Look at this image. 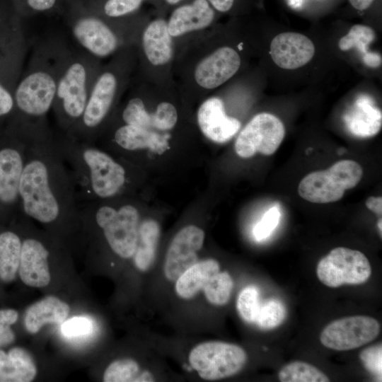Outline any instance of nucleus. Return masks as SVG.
Segmentation results:
<instances>
[{"label":"nucleus","mask_w":382,"mask_h":382,"mask_svg":"<svg viewBox=\"0 0 382 382\" xmlns=\"http://www.w3.org/2000/svg\"><path fill=\"white\" fill-rule=\"evenodd\" d=\"M25 142L20 182L19 214L58 234L81 226L79 204L70 171L55 145L53 133Z\"/></svg>","instance_id":"nucleus-1"},{"label":"nucleus","mask_w":382,"mask_h":382,"mask_svg":"<svg viewBox=\"0 0 382 382\" xmlns=\"http://www.w3.org/2000/svg\"><path fill=\"white\" fill-rule=\"evenodd\" d=\"M66 45L60 36L33 47L14 91V108L4 125L23 141L51 135L47 115L52 109L62 57Z\"/></svg>","instance_id":"nucleus-2"},{"label":"nucleus","mask_w":382,"mask_h":382,"mask_svg":"<svg viewBox=\"0 0 382 382\" xmlns=\"http://www.w3.org/2000/svg\"><path fill=\"white\" fill-rule=\"evenodd\" d=\"M241 50L218 45L212 27L177 47L173 76L180 94L208 96L223 86L239 71Z\"/></svg>","instance_id":"nucleus-3"},{"label":"nucleus","mask_w":382,"mask_h":382,"mask_svg":"<svg viewBox=\"0 0 382 382\" xmlns=\"http://www.w3.org/2000/svg\"><path fill=\"white\" fill-rule=\"evenodd\" d=\"M54 139L70 171L79 204L112 199L125 189L127 168L108 152L59 129Z\"/></svg>","instance_id":"nucleus-4"},{"label":"nucleus","mask_w":382,"mask_h":382,"mask_svg":"<svg viewBox=\"0 0 382 382\" xmlns=\"http://www.w3.org/2000/svg\"><path fill=\"white\" fill-rule=\"evenodd\" d=\"M137 66L135 45L125 47L103 64L91 89L82 117L70 136L95 144L127 91Z\"/></svg>","instance_id":"nucleus-5"},{"label":"nucleus","mask_w":382,"mask_h":382,"mask_svg":"<svg viewBox=\"0 0 382 382\" xmlns=\"http://www.w3.org/2000/svg\"><path fill=\"white\" fill-rule=\"evenodd\" d=\"M76 46L103 60L136 45L150 15L142 11L123 19H109L86 11L81 5L70 7L63 15Z\"/></svg>","instance_id":"nucleus-6"},{"label":"nucleus","mask_w":382,"mask_h":382,"mask_svg":"<svg viewBox=\"0 0 382 382\" xmlns=\"http://www.w3.org/2000/svg\"><path fill=\"white\" fill-rule=\"evenodd\" d=\"M102 65L101 60L78 46L66 44L61 59L52 109L59 130L71 134L79 124Z\"/></svg>","instance_id":"nucleus-7"},{"label":"nucleus","mask_w":382,"mask_h":382,"mask_svg":"<svg viewBox=\"0 0 382 382\" xmlns=\"http://www.w3.org/2000/svg\"><path fill=\"white\" fill-rule=\"evenodd\" d=\"M79 209L81 224L97 229L116 255L133 257L140 225L139 212L134 204L118 206L103 200L79 203Z\"/></svg>","instance_id":"nucleus-8"},{"label":"nucleus","mask_w":382,"mask_h":382,"mask_svg":"<svg viewBox=\"0 0 382 382\" xmlns=\"http://www.w3.org/2000/svg\"><path fill=\"white\" fill-rule=\"evenodd\" d=\"M167 17L149 18L136 42L137 66L134 76L158 86L175 83L173 67L176 48L167 28Z\"/></svg>","instance_id":"nucleus-9"},{"label":"nucleus","mask_w":382,"mask_h":382,"mask_svg":"<svg viewBox=\"0 0 382 382\" xmlns=\"http://www.w3.org/2000/svg\"><path fill=\"white\" fill-rule=\"evenodd\" d=\"M25 142L4 125L0 127V224L12 223L20 212V182Z\"/></svg>","instance_id":"nucleus-10"},{"label":"nucleus","mask_w":382,"mask_h":382,"mask_svg":"<svg viewBox=\"0 0 382 382\" xmlns=\"http://www.w3.org/2000/svg\"><path fill=\"white\" fill-rule=\"evenodd\" d=\"M362 175V168L357 162L339 161L326 170L306 175L299 185L298 192L312 203L335 202L342 198L345 190L356 187Z\"/></svg>","instance_id":"nucleus-11"},{"label":"nucleus","mask_w":382,"mask_h":382,"mask_svg":"<svg viewBox=\"0 0 382 382\" xmlns=\"http://www.w3.org/2000/svg\"><path fill=\"white\" fill-rule=\"evenodd\" d=\"M247 354L240 346L221 341L200 343L192 349L189 361L200 378L216 381L236 375L247 361Z\"/></svg>","instance_id":"nucleus-12"},{"label":"nucleus","mask_w":382,"mask_h":382,"mask_svg":"<svg viewBox=\"0 0 382 382\" xmlns=\"http://www.w3.org/2000/svg\"><path fill=\"white\" fill-rule=\"evenodd\" d=\"M316 274L324 285L337 288L345 284L366 282L371 274V267L363 253L337 247L320 260L316 267Z\"/></svg>","instance_id":"nucleus-13"},{"label":"nucleus","mask_w":382,"mask_h":382,"mask_svg":"<svg viewBox=\"0 0 382 382\" xmlns=\"http://www.w3.org/2000/svg\"><path fill=\"white\" fill-rule=\"evenodd\" d=\"M124 103L117 110L112 120L148 129L166 133L176 126L179 114L176 105L168 99H161L154 108H146L141 98L129 86Z\"/></svg>","instance_id":"nucleus-14"},{"label":"nucleus","mask_w":382,"mask_h":382,"mask_svg":"<svg viewBox=\"0 0 382 382\" xmlns=\"http://www.w3.org/2000/svg\"><path fill=\"white\" fill-rule=\"evenodd\" d=\"M284 135V126L277 117L261 112L253 116L241 129L235 141V151L243 158L256 153L270 156L278 149Z\"/></svg>","instance_id":"nucleus-15"},{"label":"nucleus","mask_w":382,"mask_h":382,"mask_svg":"<svg viewBox=\"0 0 382 382\" xmlns=\"http://www.w3.org/2000/svg\"><path fill=\"white\" fill-rule=\"evenodd\" d=\"M380 332V324L367 316H353L330 323L321 332L323 346L337 351L358 348L375 340Z\"/></svg>","instance_id":"nucleus-16"},{"label":"nucleus","mask_w":382,"mask_h":382,"mask_svg":"<svg viewBox=\"0 0 382 382\" xmlns=\"http://www.w3.org/2000/svg\"><path fill=\"white\" fill-rule=\"evenodd\" d=\"M217 16L207 0H188L172 9L166 20L175 48L213 27Z\"/></svg>","instance_id":"nucleus-17"},{"label":"nucleus","mask_w":382,"mask_h":382,"mask_svg":"<svg viewBox=\"0 0 382 382\" xmlns=\"http://www.w3.org/2000/svg\"><path fill=\"white\" fill-rule=\"evenodd\" d=\"M27 44L25 35L0 51V127L12 115L14 91L25 66Z\"/></svg>","instance_id":"nucleus-18"},{"label":"nucleus","mask_w":382,"mask_h":382,"mask_svg":"<svg viewBox=\"0 0 382 382\" xmlns=\"http://www.w3.org/2000/svg\"><path fill=\"white\" fill-rule=\"evenodd\" d=\"M52 249L48 243L37 235L22 236L18 272L22 282L33 288H43L51 280L50 258Z\"/></svg>","instance_id":"nucleus-19"},{"label":"nucleus","mask_w":382,"mask_h":382,"mask_svg":"<svg viewBox=\"0 0 382 382\" xmlns=\"http://www.w3.org/2000/svg\"><path fill=\"white\" fill-rule=\"evenodd\" d=\"M204 241V231L194 225L183 227L175 234L165 258L163 271L167 279L175 282L197 262V252L202 248Z\"/></svg>","instance_id":"nucleus-20"},{"label":"nucleus","mask_w":382,"mask_h":382,"mask_svg":"<svg viewBox=\"0 0 382 382\" xmlns=\"http://www.w3.org/2000/svg\"><path fill=\"white\" fill-rule=\"evenodd\" d=\"M197 121L201 132L216 143H225L240 130L241 122L226 112L223 100L216 95H209L197 111Z\"/></svg>","instance_id":"nucleus-21"},{"label":"nucleus","mask_w":382,"mask_h":382,"mask_svg":"<svg viewBox=\"0 0 382 382\" xmlns=\"http://www.w3.org/2000/svg\"><path fill=\"white\" fill-rule=\"evenodd\" d=\"M315 51L313 42L298 33H282L270 43L273 62L284 69H295L306 65L314 56Z\"/></svg>","instance_id":"nucleus-22"},{"label":"nucleus","mask_w":382,"mask_h":382,"mask_svg":"<svg viewBox=\"0 0 382 382\" xmlns=\"http://www.w3.org/2000/svg\"><path fill=\"white\" fill-rule=\"evenodd\" d=\"M106 129L111 130V142L124 151L133 152L145 149L159 150L167 146L166 133L115 122H109Z\"/></svg>","instance_id":"nucleus-23"},{"label":"nucleus","mask_w":382,"mask_h":382,"mask_svg":"<svg viewBox=\"0 0 382 382\" xmlns=\"http://www.w3.org/2000/svg\"><path fill=\"white\" fill-rule=\"evenodd\" d=\"M343 120L352 134L362 138L371 137L381 129L382 113L369 96L362 94L345 112Z\"/></svg>","instance_id":"nucleus-24"},{"label":"nucleus","mask_w":382,"mask_h":382,"mask_svg":"<svg viewBox=\"0 0 382 382\" xmlns=\"http://www.w3.org/2000/svg\"><path fill=\"white\" fill-rule=\"evenodd\" d=\"M70 307L60 299L47 296L30 305L24 315V325L30 334L37 333L47 324H62Z\"/></svg>","instance_id":"nucleus-25"},{"label":"nucleus","mask_w":382,"mask_h":382,"mask_svg":"<svg viewBox=\"0 0 382 382\" xmlns=\"http://www.w3.org/2000/svg\"><path fill=\"white\" fill-rule=\"evenodd\" d=\"M37 375V366L30 353L19 347L8 353L0 349V382H30Z\"/></svg>","instance_id":"nucleus-26"},{"label":"nucleus","mask_w":382,"mask_h":382,"mask_svg":"<svg viewBox=\"0 0 382 382\" xmlns=\"http://www.w3.org/2000/svg\"><path fill=\"white\" fill-rule=\"evenodd\" d=\"M219 271L220 265L216 260L197 262L175 282L176 294L183 299L193 298L203 289L209 279Z\"/></svg>","instance_id":"nucleus-27"},{"label":"nucleus","mask_w":382,"mask_h":382,"mask_svg":"<svg viewBox=\"0 0 382 382\" xmlns=\"http://www.w3.org/2000/svg\"><path fill=\"white\" fill-rule=\"evenodd\" d=\"M0 224V279L12 282L18 271L22 246L21 231L3 227Z\"/></svg>","instance_id":"nucleus-28"},{"label":"nucleus","mask_w":382,"mask_h":382,"mask_svg":"<svg viewBox=\"0 0 382 382\" xmlns=\"http://www.w3.org/2000/svg\"><path fill=\"white\" fill-rule=\"evenodd\" d=\"M374 38L375 32L371 27L357 24L353 25L348 33L341 37L338 46L342 51L357 49L361 54L363 63L367 66L376 68L381 64V55L369 51L368 47Z\"/></svg>","instance_id":"nucleus-29"},{"label":"nucleus","mask_w":382,"mask_h":382,"mask_svg":"<svg viewBox=\"0 0 382 382\" xmlns=\"http://www.w3.org/2000/svg\"><path fill=\"white\" fill-rule=\"evenodd\" d=\"M160 226L153 219L143 221L139 228V239L133 256L135 267L146 272L153 265L160 238Z\"/></svg>","instance_id":"nucleus-30"},{"label":"nucleus","mask_w":382,"mask_h":382,"mask_svg":"<svg viewBox=\"0 0 382 382\" xmlns=\"http://www.w3.org/2000/svg\"><path fill=\"white\" fill-rule=\"evenodd\" d=\"M146 0H85L86 11L109 19H123L141 11Z\"/></svg>","instance_id":"nucleus-31"},{"label":"nucleus","mask_w":382,"mask_h":382,"mask_svg":"<svg viewBox=\"0 0 382 382\" xmlns=\"http://www.w3.org/2000/svg\"><path fill=\"white\" fill-rule=\"evenodd\" d=\"M22 20L11 0H0V51L24 35Z\"/></svg>","instance_id":"nucleus-32"},{"label":"nucleus","mask_w":382,"mask_h":382,"mask_svg":"<svg viewBox=\"0 0 382 382\" xmlns=\"http://www.w3.org/2000/svg\"><path fill=\"white\" fill-rule=\"evenodd\" d=\"M278 378L282 382H328V376L305 361H294L284 366L279 371Z\"/></svg>","instance_id":"nucleus-33"},{"label":"nucleus","mask_w":382,"mask_h":382,"mask_svg":"<svg viewBox=\"0 0 382 382\" xmlns=\"http://www.w3.org/2000/svg\"><path fill=\"white\" fill-rule=\"evenodd\" d=\"M233 282L227 272H218L214 274L203 288L207 300L215 306L226 304L231 296Z\"/></svg>","instance_id":"nucleus-34"},{"label":"nucleus","mask_w":382,"mask_h":382,"mask_svg":"<svg viewBox=\"0 0 382 382\" xmlns=\"http://www.w3.org/2000/svg\"><path fill=\"white\" fill-rule=\"evenodd\" d=\"M23 18L38 15H64L62 0H11Z\"/></svg>","instance_id":"nucleus-35"},{"label":"nucleus","mask_w":382,"mask_h":382,"mask_svg":"<svg viewBox=\"0 0 382 382\" xmlns=\"http://www.w3.org/2000/svg\"><path fill=\"white\" fill-rule=\"evenodd\" d=\"M140 366L134 359H119L111 362L105 369L103 381L105 382H139Z\"/></svg>","instance_id":"nucleus-36"},{"label":"nucleus","mask_w":382,"mask_h":382,"mask_svg":"<svg viewBox=\"0 0 382 382\" xmlns=\"http://www.w3.org/2000/svg\"><path fill=\"white\" fill-rule=\"evenodd\" d=\"M286 316L284 303L277 299H269L260 305L255 323L263 330L274 329L280 325Z\"/></svg>","instance_id":"nucleus-37"},{"label":"nucleus","mask_w":382,"mask_h":382,"mask_svg":"<svg viewBox=\"0 0 382 382\" xmlns=\"http://www.w3.org/2000/svg\"><path fill=\"white\" fill-rule=\"evenodd\" d=\"M259 291L254 286H248L239 293L236 308L241 318L248 323H255L260 307Z\"/></svg>","instance_id":"nucleus-38"},{"label":"nucleus","mask_w":382,"mask_h":382,"mask_svg":"<svg viewBox=\"0 0 382 382\" xmlns=\"http://www.w3.org/2000/svg\"><path fill=\"white\" fill-rule=\"evenodd\" d=\"M279 219L280 212L277 207L268 209L253 228L255 240L261 241L268 238L277 226Z\"/></svg>","instance_id":"nucleus-39"},{"label":"nucleus","mask_w":382,"mask_h":382,"mask_svg":"<svg viewBox=\"0 0 382 382\" xmlns=\"http://www.w3.org/2000/svg\"><path fill=\"white\" fill-rule=\"evenodd\" d=\"M18 318V313L12 308L0 310V347H6L15 340V334L11 325Z\"/></svg>","instance_id":"nucleus-40"},{"label":"nucleus","mask_w":382,"mask_h":382,"mask_svg":"<svg viewBox=\"0 0 382 382\" xmlns=\"http://www.w3.org/2000/svg\"><path fill=\"white\" fill-rule=\"evenodd\" d=\"M92 321L83 316H76L62 324L61 331L64 335L69 337L86 335L93 331Z\"/></svg>","instance_id":"nucleus-41"},{"label":"nucleus","mask_w":382,"mask_h":382,"mask_svg":"<svg viewBox=\"0 0 382 382\" xmlns=\"http://www.w3.org/2000/svg\"><path fill=\"white\" fill-rule=\"evenodd\" d=\"M381 345H378L363 350L360 359L364 366L373 374L381 378Z\"/></svg>","instance_id":"nucleus-42"},{"label":"nucleus","mask_w":382,"mask_h":382,"mask_svg":"<svg viewBox=\"0 0 382 382\" xmlns=\"http://www.w3.org/2000/svg\"><path fill=\"white\" fill-rule=\"evenodd\" d=\"M187 1L188 0H146V2L154 6L156 16L166 17L167 13L172 9Z\"/></svg>","instance_id":"nucleus-43"},{"label":"nucleus","mask_w":382,"mask_h":382,"mask_svg":"<svg viewBox=\"0 0 382 382\" xmlns=\"http://www.w3.org/2000/svg\"><path fill=\"white\" fill-rule=\"evenodd\" d=\"M211 6L219 13H226L233 7L236 0H207Z\"/></svg>","instance_id":"nucleus-44"},{"label":"nucleus","mask_w":382,"mask_h":382,"mask_svg":"<svg viewBox=\"0 0 382 382\" xmlns=\"http://www.w3.org/2000/svg\"><path fill=\"white\" fill-rule=\"evenodd\" d=\"M366 207L376 213L378 216L382 214V197H369L366 200Z\"/></svg>","instance_id":"nucleus-45"},{"label":"nucleus","mask_w":382,"mask_h":382,"mask_svg":"<svg viewBox=\"0 0 382 382\" xmlns=\"http://www.w3.org/2000/svg\"><path fill=\"white\" fill-rule=\"evenodd\" d=\"M352 6L357 10L367 9L374 0H349Z\"/></svg>","instance_id":"nucleus-46"},{"label":"nucleus","mask_w":382,"mask_h":382,"mask_svg":"<svg viewBox=\"0 0 382 382\" xmlns=\"http://www.w3.org/2000/svg\"><path fill=\"white\" fill-rule=\"evenodd\" d=\"M85 0H62L64 9H67L70 7L82 5Z\"/></svg>","instance_id":"nucleus-47"},{"label":"nucleus","mask_w":382,"mask_h":382,"mask_svg":"<svg viewBox=\"0 0 382 382\" xmlns=\"http://www.w3.org/2000/svg\"><path fill=\"white\" fill-rule=\"evenodd\" d=\"M382 220H381V218L379 219L378 221V231H380V236L381 237V235H382Z\"/></svg>","instance_id":"nucleus-48"}]
</instances>
